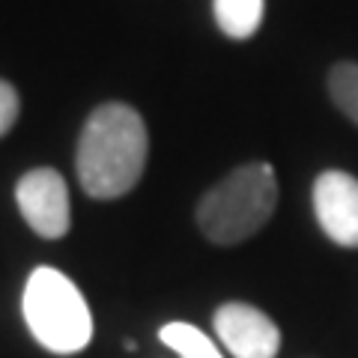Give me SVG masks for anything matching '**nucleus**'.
<instances>
[{"label":"nucleus","mask_w":358,"mask_h":358,"mask_svg":"<svg viewBox=\"0 0 358 358\" xmlns=\"http://www.w3.org/2000/svg\"><path fill=\"white\" fill-rule=\"evenodd\" d=\"M150 134L143 117L122 102L99 105L84 122L75 171L81 188L96 200L129 194L143 176Z\"/></svg>","instance_id":"f257e3e1"},{"label":"nucleus","mask_w":358,"mask_h":358,"mask_svg":"<svg viewBox=\"0 0 358 358\" xmlns=\"http://www.w3.org/2000/svg\"><path fill=\"white\" fill-rule=\"evenodd\" d=\"M278 206V176L272 164L251 162L209 188L197 203V224L215 245H236L254 236Z\"/></svg>","instance_id":"f03ea898"},{"label":"nucleus","mask_w":358,"mask_h":358,"mask_svg":"<svg viewBox=\"0 0 358 358\" xmlns=\"http://www.w3.org/2000/svg\"><path fill=\"white\" fill-rule=\"evenodd\" d=\"M30 334L54 355H75L93 341V313L72 278L51 266L33 268L21 299Z\"/></svg>","instance_id":"7ed1b4c3"},{"label":"nucleus","mask_w":358,"mask_h":358,"mask_svg":"<svg viewBox=\"0 0 358 358\" xmlns=\"http://www.w3.org/2000/svg\"><path fill=\"white\" fill-rule=\"evenodd\" d=\"M15 200L24 221L45 239H60L69 233V188L54 167L27 171L15 185Z\"/></svg>","instance_id":"20e7f679"},{"label":"nucleus","mask_w":358,"mask_h":358,"mask_svg":"<svg viewBox=\"0 0 358 358\" xmlns=\"http://www.w3.org/2000/svg\"><path fill=\"white\" fill-rule=\"evenodd\" d=\"M218 341L233 358H275L281 350V329L260 308L227 301L212 317Z\"/></svg>","instance_id":"39448f33"},{"label":"nucleus","mask_w":358,"mask_h":358,"mask_svg":"<svg viewBox=\"0 0 358 358\" xmlns=\"http://www.w3.org/2000/svg\"><path fill=\"white\" fill-rule=\"evenodd\" d=\"M313 212L331 242L343 248H358V179L352 173H320L313 182Z\"/></svg>","instance_id":"423d86ee"},{"label":"nucleus","mask_w":358,"mask_h":358,"mask_svg":"<svg viewBox=\"0 0 358 358\" xmlns=\"http://www.w3.org/2000/svg\"><path fill=\"white\" fill-rule=\"evenodd\" d=\"M266 0H212V13L221 33L230 39H251L263 24Z\"/></svg>","instance_id":"0eeeda50"},{"label":"nucleus","mask_w":358,"mask_h":358,"mask_svg":"<svg viewBox=\"0 0 358 358\" xmlns=\"http://www.w3.org/2000/svg\"><path fill=\"white\" fill-rule=\"evenodd\" d=\"M164 346H171L176 355L182 358H224L218 343L209 338L206 331H200L192 322H167L159 331Z\"/></svg>","instance_id":"6e6552de"},{"label":"nucleus","mask_w":358,"mask_h":358,"mask_svg":"<svg viewBox=\"0 0 358 358\" xmlns=\"http://www.w3.org/2000/svg\"><path fill=\"white\" fill-rule=\"evenodd\" d=\"M329 93L346 117L358 126V63H338L329 72Z\"/></svg>","instance_id":"1a4fd4ad"},{"label":"nucleus","mask_w":358,"mask_h":358,"mask_svg":"<svg viewBox=\"0 0 358 358\" xmlns=\"http://www.w3.org/2000/svg\"><path fill=\"white\" fill-rule=\"evenodd\" d=\"M18 90L9 84V81H0V138L15 126V120H18Z\"/></svg>","instance_id":"9d476101"}]
</instances>
